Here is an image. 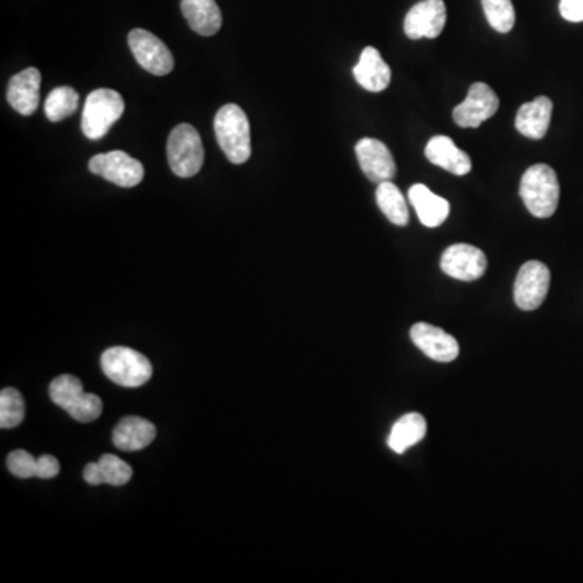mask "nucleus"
I'll use <instances>...</instances> for the list:
<instances>
[{"label":"nucleus","mask_w":583,"mask_h":583,"mask_svg":"<svg viewBox=\"0 0 583 583\" xmlns=\"http://www.w3.org/2000/svg\"><path fill=\"white\" fill-rule=\"evenodd\" d=\"M559 180L553 167L535 164L520 180V198L535 218H551L559 205Z\"/></svg>","instance_id":"nucleus-1"},{"label":"nucleus","mask_w":583,"mask_h":583,"mask_svg":"<svg viewBox=\"0 0 583 583\" xmlns=\"http://www.w3.org/2000/svg\"><path fill=\"white\" fill-rule=\"evenodd\" d=\"M214 132L219 146L227 159L234 164H243L252 156L250 122L242 107L226 104L219 109L214 119Z\"/></svg>","instance_id":"nucleus-2"},{"label":"nucleus","mask_w":583,"mask_h":583,"mask_svg":"<svg viewBox=\"0 0 583 583\" xmlns=\"http://www.w3.org/2000/svg\"><path fill=\"white\" fill-rule=\"evenodd\" d=\"M101 368L112 383L140 388L153 376V365L145 355L128 347H111L101 357Z\"/></svg>","instance_id":"nucleus-3"},{"label":"nucleus","mask_w":583,"mask_h":583,"mask_svg":"<svg viewBox=\"0 0 583 583\" xmlns=\"http://www.w3.org/2000/svg\"><path fill=\"white\" fill-rule=\"evenodd\" d=\"M167 159L177 177L188 179L198 174L205 162V148L200 133L193 125L180 124L171 132L167 141Z\"/></svg>","instance_id":"nucleus-4"},{"label":"nucleus","mask_w":583,"mask_h":583,"mask_svg":"<svg viewBox=\"0 0 583 583\" xmlns=\"http://www.w3.org/2000/svg\"><path fill=\"white\" fill-rule=\"evenodd\" d=\"M125 103L117 91L101 90L93 91L86 98L83 117H81V130L90 140H101L111 130L112 125L124 115Z\"/></svg>","instance_id":"nucleus-5"},{"label":"nucleus","mask_w":583,"mask_h":583,"mask_svg":"<svg viewBox=\"0 0 583 583\" xmlns=\"http://www.w3.org/2000/svg\"><path fill=\"white\" fill-rule=\"evenodd\" d=\"M90 171L94 175H101L107 182L124 188L137 187L145 177L143 164L125 151L96 154L91 158Z\"/></svg>","instance_id":"nucleus-6"},{"label":"nucleus","mask_w":583,"mask_h":583,"mask_svg":"<svg viewBox=\"0 0 583 583\" xmlns=\"http://www.w3.org/2000/svg\"><path fill=\"white\" fill-rule=\"evenodd\" d=\"M128 46L132 49V54L137 59L138 64L146 72L164 77L174 69V56L169 51V47L162 43L158 36H154L149 31L137 30L130 31L128 35Z\"/></svg>","instance_id":"nucleus-7"},{"label":"nucleus","mask_w":583,"mask_h":583,"mask_svg":"<svg viewBox=\"0 0 583 583\" xmlns=\"http://www.w3.org/2000/svg\"><path fill=\"white\" fill-rule=\"evenodd\" d=\"M551 273L540 261H528L520 268L514 286V300L524 311L540 308L548 295Z\"/></svg>","instance_id":"nucleus-8"},{"label":"nucleus","mask_w":583,"mask_h":583,"mask_svg":"<svg viewBox=\"0 0 583 583\" xmlns=\"http://www.w3.org/2000/svg\"><path fill=\"white\" fill-rule=\"evenodd\" d=\"M499 109L498 94L486 83H473L464 103L452 112V119L459 127L478 128L485 120L491 119Z\"/></svg>","instance_id":"nucleus-9"},{"label":"nucleus","mask_w":583,"mask_h":583,"mask_svg":"<svg viewBox=\"0 0 583 583\" xmlns=\"http://www.w3.org/2000/svg\"><path fill=\"white\" fill-rule=\"evenodd\" d=\"M486 268L488 260L485 253L469 243H456L441 256L443 273L457 281H477L486 273Z\"/></svg>","instance_id":"nucleus-10"},{"label":"nucleus","mask_w":583,"mask_h":583,"mask_svg":"<svg viewBox=\"0 0 583 583\" xmlns=\"http://www.w3.org/2000/svg\"><path fill=\"white\" fill-rule=\"evenodd\" d=\"M447 10L443 0H422L407 13L405 35L410 39H435L446 26Z\"/></svg>","instance_id":"nucleus-11"},{"label":"nucleus","mask_w":583,"mask_h":583,"mask_svg":"<svg viewBox=\"0 0 583 583\" xmlns=\"http://www.w3.org/2000/svg\"><path fill=\"white\" fill-rule=\"evenodd\" d=\"M358 164L368 180L375 183L386 182L396 177V161L383 141L362 138L355 146Z\"/></svg>","instance_id":"nucleus-12"},{"label":"nucleus","mask_w":583,"mask_h":583,"mask_svg":"<svg viewBox=\"0 0 583 583\" xmlns=\"http://www.w3.org/2000/svg\"><path fill=\"white\" fill-rule=\"evenodd\" d=\"M413 344L422 350L426 357L441 363L454 362L459 357V344L456 337L431 324L417 323L410 329Z\"/></svg>","instance_id":"nucleus-13"},{"label":"nucleus","mask_w":583,"mask_h":583,"mask_svg":"<svg viewBox=\"0 0 583 583\" xmlns=\"http://www.w3.org/2000/svg\"><path fill=\"white\" fill-rule=\"evenodd\" d=\"M39 88H41L39 70L33 67L25 69L10 78L7 101L18 114H35L39 106Z\"/></svg>","instance_id":"nucleus-14"},{"label":"nucleus","mask_w":583,"mask_h":583,"mask_svg":"<svg viewBox=\"0 0 583 583\" xmlns=\"http://www.w3.org/2000/svg\"><path fill=\"white\" fill-rule=\"evenodd\" d=\"M425 156L431 164L454 175H467L472 171V159L469 154L457 148L452 138L444 135H438L428 141Z\"/></svg>","instance_id":"nucleus-15"},{"label":"nucleus","mask_w":583,"mask_h":583,"mask_svg":"<svg viewBox=\"0 0 583 583\" xmlns=\"http://www.w3.org/2000/svg\"><path fill=\"white\" fill-rule=\"evenodd\" d=\"M358 85L370 93H381L391 83V69L375 47H365L354 69Z\"/></svg>","instance_id":"nucleus-16"},{"label":"nucleus","mask_w":583,"mask_h":583,"mask_svg":"<svg viewBox=\"0 0 583 583\" xmlns=\"http://www.w3.org/2000/svg\"><path fill=\"white\" fill-rule=\"evenodd\" d=\"M410 205L417 211L418 219L423 226L439 227L449 218L451 205L443 196L435 195L423 183H415L409 190Z\"/></svg>","instance_id":"nucleus-17"},{"label":"nucleus","mask_w":583,"mask_h":583,"mask_svg":"<svg viewBox=\"0 0 583 583\" xmlns=\"http://www.w3.org/2000/svg\"><path fill=\"white\" fill-rule=\"evenodd\" d=\"M553 115V101L546 96H538L532 103L520 107L515 117V128L524 137L541 140L548 133Z\"/></svg>","instance_id":"nucleus-18"},{"label":"nucleus","mask_w":583,"mask_h":583,"mask_svg":"<svg viewBox=\"0 0 583 583\" xmlns=\"http://www.w3.org/2000/svg\"><path fill=\"white\" fill-rule=\"evenodd\" d=\"M156 438V426L145 418L125 417L115 426L112 441L120 451H141Z\"/></svg>","instance_id":"nucleus-19"},{"label":"nucleus","mask_w":583,"mask_h":583,"mask_svg":"<svg viewBox=\"0 0 583 583\" xmlns=\"http://www.w3.org/2000/svg\"><path fill=\"white\" fill-rule=\"evenodd\" d=\"M183 17L201 36H213L221 30L222 13L216 0H182Z\"/></svg>","instance_id":"nucleus-20"},{"label":"nucleus","mask_w":583,"mask_h":583,"mask_svg":"<svg viewBox=\"0 0 583 583\" xmlns=\"http://www.w3.org/2000/svg\"><path fill=\"white\" fill-rule=\"evenodd\" d=\"M426 436V420L420 413H407L392 426L388 446L397 454H404L409 447L423 441Z\"/></svg>","instance_id":"nucleus-21"},{"label":"nucleus","mask_w":583,"mask_h":583,"mask_svg":"<svg viewBox=\"0 0 583 583\" xmlns=\"http://www.w3.org/2000/svg\"><path fill=\"white\" fill-rule=\"evenodd\" d=\"M376 203H378L379 209L383 211L384 216L392 224L401 227L409 224L410 214L407 201H405L401 190L391 180L378 183V188H376Z\"/></svg>","instance_id":"nucleus-22"},{"label":"nucleus","mask_w":583,"mask_h":583,"mask_svg":"<svg viewBox=\"0 0 583 583\" xmlns=\"http://www.w3.org/2000/svg\"><path fill=\"white\" fill-rule=\"evenodd\" d=\"M80 96L70 86H59L52 90L44 103V114L51 122H60L77 111Z\"/></svg>","instance_id":"nucleus-23"},{"label":"nucleus","mask_w":583,"mask_h":583,"mask_svg":"<svg viewBox=\"0 0 583 583\" xmlns=\"http://www.w3.org/2000/svg\"><path fill=\"white\" fill-rule=\"evenodd\" d=\"M83 392L85 391H83L80 379L72 375L59 376L49 386L51 401L60 409H64L65 412L83 396Z\"/></svg>","instance_id":"nucleus-24"},{"label":"nucleus","mask_w":583,"mask_h":583,"mask_svg":"<svg viewBox=\"0 0 583 583\" xmlns=\"http://www.w3.org/2000/svg\"><path fill=\"white\" fill-rule=\"evenodd\" d=\"M25 418V401L17 389L7 388L0 392V426L4 430L17 428Z\"/></svg>","instance_id":"nucleus-25"},{"label":"nucleus","mask_w":583,"mask_h":583,"mask_svg":"<svg viewBox=\"0 0 583 583\" xmlns=\"http://www.w3.org/2000/svg\"><path fill=\"white\" fill-rule=\"evenodd\" d=\"M486 20L498 33H509L515 25V9L512 0H481Z\"/></svg>","instance_id":"nucleus-26"},{"label":"nucleus","mask_w":583,"mask_h":583,"mask_svg":"<svg viewBox=\"0 0 583 583\" xmlns=\"http://www.w3.org/2000/svg\"><path fill=\"white\" fill-rule=\"evenodd\" d=\"M103 483L111 486H124L132 480L133 470L127 462L112 454H106L98 460Z\"/></svg>","instance_id":"nucleus-27"},{"label":"nucleus","mask_w":583,"mask_h":583,"mask_svg":"<svg viewBox=\"0 0 583 583\" xmlns=\"http://www.w3.org/2000/svg\"><path fill=\"white\" fill-rule=\"evenodd\" d=\"M73 420L80 423H91L98 420L103 413V401L96 394L83 392V396L67 410Z\"/></svg>","instance_id":"nucleus-28"},{"label":"nucleus","mask_w":583,"mask_h":583,"mask_svg":"<svg viewBox=\"0 0 583 583\" xmlns=\"http://www.w3.org/2000/svg\"><path fill=\"white\" fill-rule=\"evenodd\" d=\"M7 467L15 477L33 478L38 472V459L31 456L30 452L18 449L10 454L9 459H7Z\"/></svg>","instance_id":"nucleus-29"},{"label":"nucleus","mask_w":583,"mask_h":583,"mask_svg":"<svg viewBox=\"0 0 583 583\" xmlns=\"http://www.w3.org/2000/svg\"><path fill=\"white\" fill-rule=\"evenodd\" d=\"M559 12L567 22H583V0H561Z\"/></svg>","instance_id":"nucleus-30"},{"label":"nucleus","mask_w":583,"mask_h":583,"mask_svg":"<svg viewBox=\"0 0 583 583\" xmlns=\"http://www.w3.org/2000/svg\"><path fill=\"white\" fill-rule=\"evenodd\" d=\"M60 472L59 460L54 456H41L38 459V472H36V477L41 478V480H51V478H56Z\"/></svg>","instance_id":"nucleus-31"},{"label":"nucleus","mask_w":583,"mask_h":583,"mask_svg":"<svg viewBox=\"0 0 583 583\" xmlns=\"http://www.w3.org/2000/svg\"><path fill=\"white\" fill-rule=\"evenodd\" d=\"M83 478H85L86 483H90V485H104L103 475H101V469H99L98 462H91V464L86 465L85 470H83Z\"/></svg>","instance_id":"nucleus-32"}]
</instances>
